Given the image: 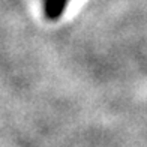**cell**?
Masks as SVG:
<instances>
[{"label": "cell", "instance_id": "obj_1", "mask_svg": "<svg viewBox=\"0 0 147 147\" xmlns=\"http://www.w3.org/2000/svg\"><path fill=\"white\" fill-rule=\"evenodd\" d=\"M68 2L69 0H47V3H45V15H47V18L54 21V20H57L59 17H62Z\"/></svg>", "mask_w": 147, "mask_h": 147}]
</instances>
